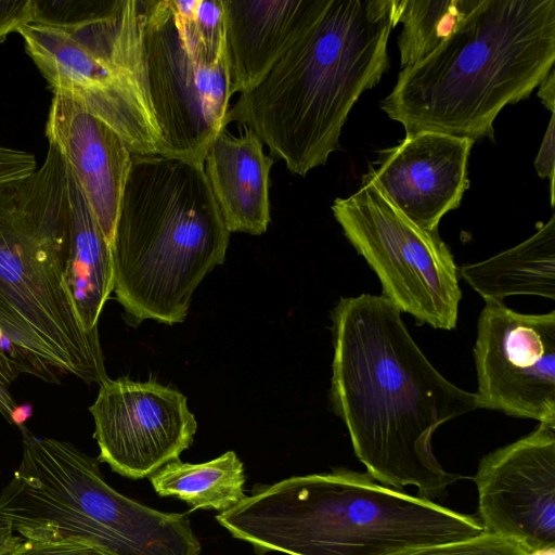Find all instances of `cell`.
I'll return each instance as SVG.
<instances>
[{
    "instance_id": "1",
    "label": "cell",
    "mask_w": 555,
    "mask_h": 555,
    "mask_svg": "<svg viewBox=\"0 0 555 555\" xmlns=\"http://www.w3.org/2000/svg\"><path fill=\"white\" fill-rule=\"evenodd\" d=\"M330 399L357 457L376 481L438 496L461 475L434 455L436 429L476 409V395L442 376L384 296L341 298L332 310Z\"/></svg>"
},
{
    "instance_id": "2",
    "label": "cell",
    "mask_w": 555,
    "mask_h": 555,
    "mask_svg": "<svg viewBox=\"0 0 555 555\" xmlns=\"http://www.w3.org/2000/svg\"><path fill=\"white\" fill-rule=\"evenodd\" d=\"M400 13L401 0H326L263 80L230 106L225 125L250 129L294 175L325 165L352 106L389 66Z\"/></svg>"
},
{
    "instance_id": "3",
    "label": "cell",
    "mask_w": 555,
    "mask_h": 555,
    "mask_svg": "<svg viewBox=\"0 0 555 555\" xmlns=\"http://www.w3.org/2000/svg\"><path fill=\"white\" fill-rule=\"evenodd\" d=\"M555 62V0H481L429 56L404 67L380 108L405 135L493 140L507 104L530 96Z\"/></svg>"
},
{
    "instance_id": "4",
    "label": "cell",
    "mask_w": 555,
    "mask_h": 555,
    "mask_svg": "<svg viewBox=\"0 0 555 555\" xmlns=\"http://www.w3.org/2000/svg\"><path fill=\"white\" fill-rule=\"evenodd\" d=\"M67 165L49 144L26 178L0 185V327L33 376L107 378L99 331L83 327L67 280Z\"/></svg>"
},
{
    "instance_id": "5",
    "label": "cell",
    "mask_w": 555,
    "mask_h": 555,
    "mask_svg": "<svg viewBox=\"0 0 555 555\" xmlns=\"http://www.w3.org/2000/svg\"><path fill=\"white\" fill-rule=\"evenodd\" d=\"M216 519L258 554L389 555L483 531L475 516L348 468L256 485Z\"/></svg>"
},
{
    "instance_id": "6",
    "label": "cell",
    "mask_w": 555,
    "mask_h": 555,
    "mask_svg": "<svg viewBox=\"0 0 555 555\" xmlns=\"http://www.w3.org/2000/svg\"><path fill=\"white\" fill-rule=\"evenodd\" d=\"M230 234L204 163L132 154L112 243L113 292L127 323L183 322Z\"/></svg>"
},
{
    "instance_id": "7",
    "label": "cell",
    "mask_w": 555,
    "mask_h": 555,
    "mask_svg": "<svg viewBox=\"0 0 555 555\" xmlns=\"http://www.w3.org/2000/svg\"><path fill=\"white\" fill-rule=\"evenodd\" d=\"M22 457L0 493V515L27 540L77 539L109 555H199L189 513L160 512L111 487L98 460L18 426Z\"/></svg>"
},
{
    "instance_id": "8",
    "label": "cell",
    "mask_w": 555,
    "mask_h": 555,
    "mask_svg": "<svg viewBox=\"0 0 555 555\" xmlns=\"http://www.w3.org/2000/svg\"><path fill=\"white\" fill-rule=\"evenodd\" d=\"M17 33L53 93L74 99L109 126L132 154H159L162 135L146 80L143 0L93 1L72 26L30 23Z\"/></svg>"
},
{
    "instance_id": "9",
    "label": "cell",
    "mask_w": 555,
    "mask_h": 555,
    "mask_svg": "<svg viewBox=\"0 0 555 555\" xmlns=\"http://www.w3.org/2000/svg\"><path fill=\"white\" fill-rule=\"evenodd\" d=\"M150 101L158 155L204 163L227 129L230 81L221 0H143Z\"/></svg>"
},
{
    "instance_id": "10",
    "label": "cell",
    "mask_w": 555,
    "mask_h": 555,
    "mask_svg": "<svg viewBox=\"0 0 555 555\" xmlns=\"http://www.w3.org/2000/svg\"><path fill=\"white\" fill-rule=\"evenodd\" d=\"M332 210L345 236L377 274L383 295L420 324L452 330L462 293L453 256L438 231H425L398 211L363 177Z\"/></svg>"
},
{
    "instance_id": "11",
    "label": "cell",
    "mask_w": 555,
    "mask_h": 555,
    "mask_svg": "<svg viewBox=\"0 0 555 555\" xmlns=\"http://www.w3.org/2000/svg\"><path fill=\"white\" fill-rule=\"evenodd\" d=\"M479 408L555 423V311L525 314L486 301L474 348Z\"/></svg>"
},
{
    "instance_id": "12",
    "label": "cell",
    "mask_w": 555,
    "mask_h": 555,
    "mask_svg": "<svg viewBox=\"0 0 555 555\" xmlns=\"http://www.w3.org/2000/svg\"><path fill=\"white\" fill-rule=\"evenodd\" d=\"M89 411L99 461L131 479L150 477L178 460L197 429L186 397L155 380L105 378Z\"/></svg>"
},
{
    "instance_id": "13",
    "label": "cell",
    "mask_w": 555,
    "mask_h": 555,
    "mask_svg": "<svg viewBox=\"0 0 555 555\" xmlns=\"http://www.w3.org/2000/svg\"><path fill=\"white\" fill-rule=\"evenodd\" d=\"M470 478L485 532L517 539L531 552L555 547V423L488 453Z\"/></svg>"
},
{
    "instance_id": "14",
    "label": "cell",
    "mask_w": 555,
    "mask_h": 555,
    "mask_svg": "<svg viewBox=\"0 0 555 555\" xmlns=\"http://www.w3.org/2000/svg\"><path fill=\"white\" fill-rule=\"evenodd\" d=\"M474 141L439 132L409 135L379 152L376 168L363 177L408 220L425 231L457 208L469 188L468 157Z\"/></svg>"
},
{
    "instance_id": "15",
    "label": "cell",
    "mask_w": 555,
    "mask_h": 555,
    "mask_svg": "<svg viewBox=\"0 0 555 555\" xmlns=\"http://www.w3.org/2000/svg\"><path fill=\"white\" fill-rule=\"evenodd\" d=\"M46 137L63 156L112 247L132 153L109 126L61 93L52 98Z\"/></svg>"
},
{
    "instance_id": "16",
    "label": "cell",
    "mask_w": 555,
    "mask_h": 555,
    "mask_svg": "<svg viewBox=\"0 0 555 555\" xmlns=\"http://www.w3.org/2000/svg\"><path fill=\"white\" fill-rule=\"evenodd\" d=\"M230 92L255 89L319 16L326 0H221Z\"/></svg>"
},
{
    "instance_id": "17",
    "label": "cell",
    "mask_w": 555,
    "mask_h": 555,
    "mask_svg": "<svg viewBox=\"0 0 555 555\" xmlns=\"http://www.w3.org/2000/svg\"><path fill=\"white\" fill-rule=\"evenodd\" d=\"M238 135L227 129L209 146L204 170L225 227L251 235L264 233L271 221L270 170L274 158L248 128Z\"/></svg>"
},
{
    "instance_id": "18",
    "label": "cell",
    "mask_w": 555,
    "mask_h": 555,
    "mask_svg": "<svg viewBox=\"0 0 555 555\" xmlns=\"http://www.w3.org/2000/svg\"><path fill=\"white\" fill-rule=\"evenodd\" d=\"M67 172L70 227L66 280L83 327L93 332L114 291L112 247L68 167Z\"/></svg>"
},
{
    "instance_id": "19",
    "label": "cell",
    "mask_w": 555,
    "mask_h": 555,
    "mask_svg": "<svg viewBox=\"0 0 555 555\" xmlns=\"http://www.w3.org/2000/svg\"><path fill=\"white\" fill-rule=\"evenodd\" d=\"M457 272L485 301L503 302L512 295L554 300L555 216L525 242Z\"/></svg>"
},
{
    "instance_id": "20",
    "label": "cell",
    "mask_w": 555,
    "mask_h": 555,
    "mask_svg": "<svg viewBox=\"0 0 555 555\" xmlns=\"http://www.w3.org/2000/svg\"><path fill=\"white\" fill-rule=\"evenodd\" d=\"M150 481L158 495L180 499L192 511L224 512L245 496L244 466L233 451L201 464L173 460L152 474Z\"/></svg>"
},
{
    "instance_id": "21",
    "label": "cell",
    "mask_w": 555,
    "mask_h": 555,
    "mask_svg": "<svg viewBox=\"0 0 555 555\" xmlns=\"http://www.w3.org/2000/svg\"><path fill=\"white\" fill-rule=\"evenodd\" d=\"M481 0H401L398 37L401 69L429 56Z\"/></svg>"
},
{
    "instance_id": "22",
    "label": "cell",
    "mask_w": 555,
    "mask_h": 555,
    "mask_svg": "<svg viewBox=\"0 0 555 555\" xmlns=\"http://www.w3.org/2000/svg\"><path fill=\"white\" fill-rule=\"evenodd\" d=\"M530 552L517 539L482 531L473 538L409 547L389 555H528Z\"/></svg>"
},
{
    "instance_id": "23",
    "label": "cell",
    "mask_w": 555,
    "mask_h": 555,
    "mask_svg": "<svg viewBox=\"0 0 555 555\" xmlns=\"http://www.w3.org/2000/svg\"><path fill=\"white\" fill-rule=\"evenodd\" d=\"M21 374L33 376L30 366L0 327V413L7 421L17 426L22 423L16 415L18 408L10 388Z\"/></svg>"
},
{
    "instance_id": "24",
    "label": "cell",
    "mask_w": 555,
    "mask_h": 555,
    "mask_svg": "<svg viewBox=\"0 0 555 555\" xmlns=\"http://www.w3.org/2000/svg\"><path fill=\"white\" fill-rule=\"evenodd\" d=\"M7 555H109L87 541L77 539L27 540L24 539Z\"/></svg>"
},
{
    "instance_id": "25",
    "label": "cell",
    "mask_w": 555,
    "mask_h": 555,
    "mask_svg": "<svg viewBox=\"0 0 555 555\" xmlns=\"http://www.w3.org/2000/svg\"><path fill=\"white\" fill-rule=\"evenodd\" d=\"M35 0H0V42L11 33L35 22Z\"/></svg>"
},
{
    "instance_id": "26",
    "label": "cell",
    "mask_w": 555,
    "mask_h": 555,
    "mask_svg": "<svg viewBox=\"0 0 555 555\" xmlns=\"http://www.w3.org/2000/svg\"><path fill=\"white\" fill-rule=\"evenodd\" d=\"M36 167L34 154L0 145V185L28 177Z\"/></svg>"
},
{
    "instance_id": "27",
    "label": "cell",
    "mask_w": 555,
    "mask_h": 555,
    "mask_svg": "<svg viewBox=\"0 0 555 555\" xmlns=\"http://www.w3.org/2000/svg\"><path fill=\"white\" fill-rule=\"evenodd\" d=\"M555 117L551 113L547 129L534 160V167L541 178H547L551 185V204L554 206V154H555Z\"/></svg>"
},
{
    "instance_id": "28",
    "label": "cell",
    "mask_w": 555,
    "mask_h": 555,
    "mask_svg": "<svg viewBox=\"0 0 555 555\" xmlns=\"http://www.w3.org/2000/svg\"><path fill=\"white\" fill-rule=\"evenodd\" d=\"M23 540L24 538L14 531L11 521L0 515V555L9 554Z\"/></svg>"
},
{
    "instance_id": "29",
    "label": "cell",
    "mask_w": 555,
    "mask_h": 555,
    "mask_svg": "<svg viewBox=\"0 0 555 555\" xmlns=\"http://www.w3.org/2000/svg\"><path fill=\"white\" fill-rule=\"evenodd\" d=\"M538 96L544 106L554 113L555 106V70L552 69L547 77L538 86Z\"/></svg>"
},
{
    "instance_id": "30",
    "label": "cell",
    "mask_w": 555,
    "mask_h": 555,
    "mask_svg": "<svg viewBox=\"0 0 555 555\" xmlns=\"http://www.w3.org/2000/svg\"><path fill=\"white\" fill-rule=\"evenodd\" d=\"M528 555H555V547H546L530 552Z\"/></svg>"
}]
</instances>
